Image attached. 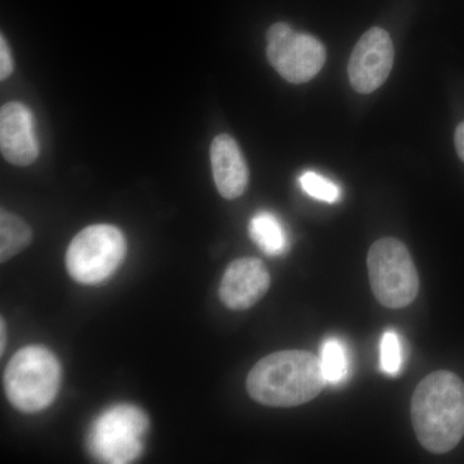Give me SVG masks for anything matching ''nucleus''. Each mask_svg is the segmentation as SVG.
<instances>
[{"mask_svg":"<svg viewBox=\"0 0 464 464\" xmlns=\"http://www.w3.org/2000/svg\"><path fill=\"white\" fill-rule=\"evenodd\" d=\"M454 143H456L458 157L460 158V160L464 161V121L457 127Z\"/></svg>","mask_w":464,"mask_h":464,"instance_id":"18","label":"nucleus"},{"mask_svg":"<svg viewBox=\"0 0 464 464\" xmlns=\"http://www.w3.org/2000/svg\"><path fill=\"white\" fill-rule=\"evenodd\" d=\"M302 190L306 192L308 197L314 199L325 201V203H335L340 200L341 188L329 179L322 176V174L307 170L299 177Z\"/></svg>","mask_w":464,"mask_h":464,"instance_id":"15","label":"nucleus"},{"mask_svg":"<svg viewBox=\"0 0 464 464\" xmlns=\"http://www.w3.org/2000/svg\"><path fill=\"white\" fill-rule=\"evenodd\" d=\"M325 384L320 357L304 350L271 353L259 360L246 378L250 398L275 408L306 404Z\"/></svg>","mask_w":464,"mask_h":464,"instance_id":"2","label":"nucleus"},{"mask_svg":"<svg viewBox=\"0 0 464 464\" xmlns=\"http://www.w3.org/2000/svg\"><path fill=\"white\" fill-rule=\"evenodd\" d=\"M411 414L424 449L433 454L453 450L464 436V382L448 371L427 375L414 391Z\"/></svg>","mask_w":464,"mask_h":464,"instance_id":"1","label":"nucleus"},{"mask_svg":"<svg viewBox=\"0 0 464 464\" xmlns=\"http://www.w3.org/2000/svg\"><path fill=\"white\" fill-rule=\"evenodd\" d=\"M393 50L390 34L381 27H372L357 42L348 63V78L357 93L377 91L392 70Z\"/></svg>","mask_w":464,"mask_h":464,"instance_id":"8","label":"nucleus"},{"mask_svg":"<svg viewBox=\"0 0 464 464\" xmlns=\"http://www.w3.org/2000/svg\"><path fill=\"white\" fill-rule=\"evenodd\" d=\"M149 418L137 406H111L96 418L87 436L92 456L101 463L125 464L141 456Z\"/></svg>","mask_w":464,"mask_h":464,"instance_id":"4","label":"nucleus"},{"mask_svg":"<svg viewBox=\"0 0 464 464\" xmlns=\"http://www.w3.org/2000/svg\"><path fill=\"white\" fill-rule=\"evenodd\" d=\"M380 366L384 374L396 377L402 366V344L398 333L384 332L380 347Z\"/></svg>","mask_w":464,"mask_h":464,"instance_id":"16","label":"nucleus"},{"mask_svg":"<svg viewBox=\"0 0 464 464\" xmlns=\"http://www.w3.org/2000/svg\"><path fill=\"white\" fill-rule=\"evenodd\" d=\"M320 362L326 383L340 384L346 381L350 373V357L340 338L331 337L324 342Z\"/></svg>","mask_w":464,"mask_h":464,"instance_id":"14","label":"nucleus"},{"mask_svg":"<svg viewBox=\"0 0 464 464\" xmlns=\"http://www.w3.org/2000/svg\"><path fill=\"white\" fill-rule=\"evenodd\" d=\"M270 284V273L261 259H235L226 268L219 297L230 310H246L265 297Z\"/></svg>","mask_w":464,"mask_h":464,"instance_id":"9","label":"nucleus"},{"mask_svg":"<svg viewBox=\"0 0 464 464\" xmlns=\"http://www.w3.org/2000/svg\"><path fill=\"white\" fill-rule=\"evenodd\" d=\"M271 66L293 84L313 81L326 60L325 48L310 34L297 33L285 23L274 24L266 34Z\"/></svg>","mask_w":464,"mask_h":464,"instance_id":"7","label":"nucleus"},{"mask_svg":"<svg viewBox=\"0 0 464 464\" xmlns=\"http://www.w3.org/2000/svg\"><path fill=\"white\" fill-rule=\"evenodd\" d=\"M0 150L14 166H30L38 158L34 116L24 103L8 102L0 110Z\"/></svg>","mask_w":464,"mask_h":464,"instance_id":"10","label":"nucleus"},{"mask_svg":"<svg viewBox=\"0 0 464 464\" xmlns=\"http://www.w3.org/2000/svg\"><path fill=\"white\" fill-rule=\"evenodd\" d=\"M127 253L123 232L111 225H92L79 232L66 252L70 276L81 284L105 282L118 270Z\"/></svg>","mask_w":464,"mask_h":464,"instance_id":"6","label":"nucleus"},{"mask_svg":"<svg viewBox=\"0 0 464 464\" xmlns=\"http://www.w3.org/2000/svg\"><path fill=\"white\" fill-rule=\"evenodd\" d=\"M250 237L266 255H283L288 248V237L282 222L270 212H259L249 225Z\"/></svg>","mask_w":464,"mask_h":464,"instance_id":"12","label":"nucleus"},{"mask_svg":"<svg viewBox=\"0 0 464 464\" xmlns=\"http://www.w3.org/2000/svg\"><path fill=\"white\" fill-rule=\"evenodd\" d=\"M61 384V365L47 348H21L5 372V395L24 413L44 411L56 399Z\"/></svg>","mask_w":464,"mask_h":464,"instance_id":"3","label":"nucleus"},{"mask_svg":"<svg viewBox=\"0 0 464 464\" xmlns=\"http://www.w3.org/2000/svg\"><path fill=\"white\" fill-rule=\"evenodd\" d=\"M366 262L372 290L382 306L398 310L413 304L420 292V276L402 241L395 237L375 241Z\"/></svg>","mask_w":464,"mask_h":464,"instance_id":"5","label":"nucleus"},{"mask_svg":"<svg viewBox=\"0 0 464 464\" xmlns=\"http://www.w3.org/2000/svg\"><path fill=\"white\" fill-rule=\"evenodd\" d=\"M213 179L221 197L234 200L246 190L249 170L237 141L228 134H219L210 146Z\"/></svg>","mask_w":464,"mask_h":464,"instance_id":"11","label":"nucleus"},{"mask_svg":"<svg viewBox=\"0 0 464 464\" xmlns=\"http://www.w3.org/2000/svg\"><path fill=\"white\" fill-rule=\"evenodd\" d=\"M0 351H2V353H5V319H2V324H0Z\"/></svg>","mask_w":464,"mask_h":464,"instance_id":"19","label":"nucleus"},{"mask_svg":"<svg viewBox=\"0 0 464 464\" xmlns=\"http://www.w3.org/2000/svg\"><path fill=\"white\" fill-rule=\"evenodd\" d=\"M14 72V58L5 36H0V79L5 81Z\"/></svg>","mask_w":464,"mask_h":464,"instance_id":"17","label":"nucleus"},{"mask_svg":"<svg viewBox=\"0 0 464 464\" xmlns=\"http://www.w3.org/2000/svg\"><path fill=\"white\" fill-rule=\"evenodd\" d=\"M33 239L30 226L20 217L2 210L0 213V261L14 257L29 246Z\"/></svg>","mask_w":464,"mask_h":464,"instance_id":"13","label":"nucleus"}]
</instances>
